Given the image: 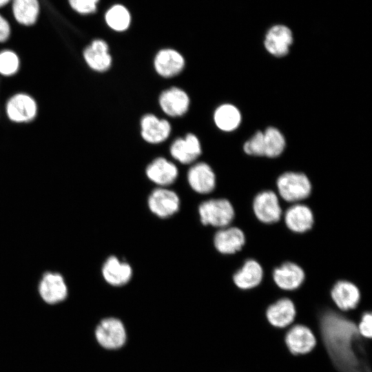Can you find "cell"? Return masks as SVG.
Wrapping results in <instances>:
<instances>
[{
  "mask_svg": "<svg viewBox=\"0 0 372 372\" xmlns=\"http://www.w3.org/2000/svg\"><path fill=\"white\" fill-rule=\"evenodd\" d=\"M358 322L331 309L319 316L320 340L340 372H372L371 339L358 333Z\"/></svg>",
  "mask_w": 372,
  "mask_h": 372,
  "instance_id": "obj_1",
  "label": "cell"
},
{
  "mask_svg": "<svg viewBox=\"0 0 372 372\" xmlns=\"http://www.w3.org/2000/svg\"><path fill=\"white\" fill-rule=\"evenodd\" d=\"M198 214L204 225L226 227L234 218V209L231 203L225 198L205 200L198 206Z\"/></svg>",
  "mask_w": 372,
  "mask_h": 372,
  "instance_id": "obj_2",
  "label": "cell"
},
{
  "mask_svg": "<svg viewBox=\"0 0 372 372\" xmlns=\"http://www.w3.org/2000/svg\"><path fill=\"white\" fill-rule=\"evenodd\" d=\"M5 112L10 121L17 124L29 123L38 114L35 99L25 92H17L10 96L5 105Z\"/></svg>",
  "mask_w": 372,
  "mask_h": 372,
  "instance_id": "obj_3",
  "label": "cell"
},
{
  "mask_svg": "<svg viewBox=\"0 0 372 372\" xmlns=\"http://www.w3.org/2000/svg\"><path fill=\"white\" fill-rule=\"evenodd\" d=\"M281 197L287 202H298L307 198L311 192V185L302 173L286 172L277 180Z\"/></svg>",
  "mask_w": 372,
  "mask_h": 372,
  "instance_id": "obj_4",
  "label": "cell"
},
{
  "mask_svg": "<svg viewBox=\"0 0 372 372\" xmlns=\"http://www.w3.org/2000/svg\"><path fill=\"white\" fill-rule=\"evenodd\" d=\"M285 342L291 354L301 355L310 353L316 347L317 340L309 327L303 324H293L286 331Z\"/></svg>",
  "mask_w": 372,
  "mask_h": 372,
  "instance_id": "obj_5",
  "label": "cell"
},
{
  "mask_svg": "<svg viewBox=\"0 0 372 372\" xmlns=\"http://www.w3.org/2000/svg\"><path fill=\"white\" fill-rule=\"evenodd\" d=\"M180 204L178 195L163 187L154 189L147 198V205L151 212L161 218L176 214L179 210Z\"/></svg>",
  "mask_w": 372,
  "mask_h": 372,
  "instance_id": "obj_6",
  "label": "cell"
},
{
  "mask_svg": "<svg viewBox=\"0 0 372 372\" xmlns=\"http://www.w3.org/2000/svg\"><path fill=\"white\" fill-rule=\"evenodd\" d=\"M95 335L98 342L108 349H114L122 347L126 339L123 323L114 318L103 320L97 326Z\"/></svg>",
  "mask_w": 372,
  "mask_h": 372,
  "instance_id": "obj_7",
  "label": "cell"
},
{
  "mask_svg": "<svg viewBox=\"0 0 372 372\" xmlns=\"http://www.w3.org/2000/svg\"><path fill=\"white\" fill-rule=\"evenodd\" d=\"M293 41V33L288 26L276 24L267 30L264 39V46L271 54L280 57L289 52Z\"/></svg>",
  "mask_w": 372,
  "mask_h": 372,
  "instance_id": "obj_8",
  "label": "cell"
},
{
  "mask_svg": "<svg viewBox=\"0 0 372 372\" xmlns=\"http://www.w3.org/2000/svg\"><path fill=\"white\" fill-rule=\"evenodd\" d=\"M253 209L257 218L265 223H274L281 217L282 210L276 194L264 191L256 195Z\"/></svg>",
  "mask_w": 372,
  "mask_h": 372,
  "instance_id": "obj_9",
  "label": "cell"
},
{
  "mask_svg": "<svg viewBox=\"0 0 372 372\" xmlns=\"http://www.w3.org/2000/svg\"><path fill=\"white\" fill-rule=\"evenodd\" d=\"M83 57L87 66L97 72L107 71L112 63L109 45L101 39H94L86 46L83 52Z\"/></svg>",
  "mask_w": 372,
  "mask_h": 372,
  "instance_id": "obj_10",
  "label": "cell"
},
{
  "mask_svg": "<svg viewBox=\"0 0 372 372\" xmlns=\"http://www.w3.org/2000/svg\"><path fill=\"white\" fill-rule=\"evenodd\" d=\"M296 316V305L291 299L287 298L276 300L269 304L265 311L268 322L278 329H285L293 324Z\"/></svg>",
  "mask_w": 372,
  "mask_h": 372,
  "instance_id": "obj_11",
  "label": "cell"
},
{
  "mask_svg": "<svg viewBox=\"0 0 372 372\" xmlns=\"http://www.w3.org/2000/svg\"><path fill=\"white\" fill-rule=\"evenodd\" d=\"M158 103L165 114L172 117H178L187 112L190 99L185 90L178 87H172L162 92Z\"/></svg>",
  "mask_w": 372,
  "mask_h": 372,
  "instance_id": "obj_12",
  "label": "cell"
},
{
  "mask_svg": "<svg viewBox=\"0 0 372 372\" xmlns=\"http://www.w3.org/2000/svg\"><path fill=\"white\" fill-rule=\"evenodd\" d=\"M185 65L183 56L172 48L161 49L156 53L154 59L156 72L164 78H171L179 74Z\"/></svg>",
  "mask_w": 372,
  "mask_h": 372,
  "instance_id": "obj_13",
  "label": "cell"
},
{
  "mask_svg": "<svg viewBox=\"0 0 372 372\" xmlns=\"http://www.w3.org/2000/svg\"><path fill=\"white\" fill-rule=\"evenodd\" d=\"M141 129L142 138L151 144H158L165 141L171 132L169 121L159 118L153 114H147L141 118Z\"/></svg>",
  "mask_w": 372,
  "mask_h": 372,
  "instance_id": "obj_14",
  "label": "cell"
},
{
  "mask_svg": "<svg viewBox=\"0 0 372 372\" xmlns=\"http://www.w3.org/2000/svg\"><path fill=\"white\" fill-rule=\"evenodd\" d=\"M172 156L182 164H190L201 154V145L198 137L192 133L176 138L171 145Z\"/></svg>",
  "mask_w": 372,
  "mask_h": 372,
  "instance_id": "obj_15",
  "label": "cell"
},
{
  "mask_svg": "<svg viewBox=\"0 0 372 372\" xmlns=\"http://www.w3.org/2000/svg\"><path fill=\"white\" fill-rule=\"evenodd\" d=\"M187 181L191 188L198 194H208L216 186V176L211 167L206 163L193 165L187 172Z\"/></svg>",
  "mask_w": 372,
  "mask_h": 372,
  "instance_id": "obj_16",
  "label": "cell"
},
{
  "mask_svg": "<svg viewBox=\"0 0 372 372\" xmlns=\"http://www.w3.org/2000/svg\"><path fill=\"white\" fill-rule=\"evenodd\" d=\"M39 291L43 300L49 304L63 301L68 295L64 279L57 273H45L40 282Z\"/></svg>",
  "mask_w": 372,
  "mask_h": 372,
  "instance_id": "obj_17",
  "label": "cell"
},
{
  "mask_svg": "<svg viewBox=\"0 0 372 372\" xmlns=\"http://www.w3.org/2000/svg\"><path fill=\"white\" fill-rule=\"evenodd\" d=\"M331 297L337 308L345 312L355 309L360 301L358 288L345 280L338 281L333 285Z\"/></svg>",
  "mask_w": 372,
  "mask_h": 372,
  "instance_id": "obj_18",
  "label": "cell"
},
{
  "mask_svg": "<svg viewBox=\"0 0 372 372\" xmlns=\"http://www.w3.org/2000/svg\"><path fill=\"white\" fill-rule=\"evenodd\" d=\"M145 172L152 182L163 187L172 184L178 175L177 167L163 157L152 161L147 166Z\"/></svg>",
  "mask_w": 372,
  "mask_h": 372,
  "instance_id": "obj_19",
  "label": "cell"
},
{
  "mask_svg": "<svg viewBox=\"0 0 372 372\" xmlns=\"http://www.w3.org/2000/svg\"><path fill=\"white\" fill-rule=\"evenodd\" d=\"M132 273L130 265L115 256L107 258L103 265V277L112 286L119 287L127 284L131 280Z\"/></svg>",
  "mask_w": 372,
  "mask_h": 372,
  "instance_id": "obj_20",
  "label": "cell"
},
{
  "mask_svg": "<svg viewBox=\"0 0 372 372\" xmlns=\"http://www.w3.org/2000/svg\"><path fill=\"white\" fill-rule=\"evenodd\" d=\"M245 242L242 231L238 227H223L218 231L214 238V244L220 253L231 254L240 251Z\"/></svg>",
  "mask_w": 372,
  "mask_h": 372,
  "instance_id": "obj_21",
  "label": "cell"
},
{
  "mask_svg": "<svg viewBox=\"0 0 372 372\" xmlns=\"http://www.w3.org/2000/svg\"><path fill=\"white\" fill-rule=\"evenodd\" d=\"M273 278L278 287L291 291L302 285L304 280V272L300 266L287 262L273 270Z\"/></svg>",
  "mask_w": 372,
  "mask_h": 372,
  "instance_id": "obj_22",
  "label": "cell"
},
{
  "mask_svg": "<svg viewBox=\"0 0 372 372\" xmlns=\"http://www.w3.org/2000/svg\"><path fill=\"white\" fill-rule=\"evenodd\" d=\"M10 3L13 18L17 23L25 27L36 24L41 12L39 0H12Z\"/></svg>",
  "mask_w": 372,
  "mask_h": 372,
  "instance_id": "obj_23",
  "label": "cell"
},
{
  "mask_svg": "<svg viewBox=\"0 0 372 372\" xmlns=\"http://www.w3.org/2000/svg\"><path fill=\"white\" fill-rule=\"evenodd\" d=\"M285 220L290 230L302 233L311 228L313 224V216L309 207L304 205L297 204L286 211Z\"/></svg>",
  "mask_w": 372,
  "mask_h": 372,
  "instance_id": "obj_24",
  "label": "cell"
},
{
  "mask_svg": "<svg viewBox=\"0 0 372 372\" xmlns=\"http://www.w3.org/2000/svg\"><path fill=\"white\" fill-rule=\"evenodd\" d=\"M262 268L254 260H247L234 275V284L241 289H250L258 286L262 281Z\"/></svg>",
  "mask_w": 372,
  "mask_h": 372,
  "instance_id": "obj_25",
  "label": "cell"
},
{
  "mask_svg": "<svg viewBox=\"0 0 372 372\" xmlns=\"http://www.w3.org/2000/svg\"><path fill=\"white\" fill-rule=\"evenodd\" d=\"M104 20L111 30L121 32L126 31L130 28L132 15L125 6L121 3H115L106 10Z\"/></svg>",
  "mask_w": 372,
  "mask_h": 372,
  "instance_id": "obj_26",
  "label": "cell"
},
{
  "mask_svg": "<svg viewBox=\"0 0 372 372\" xmlns=\"http://www.w3.org/2000/svg\"><path fill=\"white\" fill-rule=\"evenodd\" d=\"M214 121L220 130L230 132L239 126L241 115L234 105L225 103L216 108L214 114Z\"/></svg>",
  "mask_w": 372,
  "mask_h": 372,
  "instance_id": "obj_27",
  "label": "cell"
},
{
  "mask_svg": "<svg viewBox=\"0 0 372 372\" xmlns=\"http://www.w3.org/2000/svg\"><path fill=\"white\" fill-rule=\"evenodd\" d=\"M264 156L270 158L278 156L284 150L285 141L283 135L276 128L270 127L263 132Z\"/></svg>",
  "mask_w": 372,
  "mask_h": 372,
  "instance_id": "obj_28",
  "label": "cell"
},
{
  "mask_svg": "<svg viewBox=\"0 0 372 372\" xmlns=\"http://www.w3.org/2000/svg\"><path fill=\"white\" fill-rule=\"evenodd\" d=\"M21 67L18 54L10 49L0 51V75L10 77L17 74Z\"/></svg>",
  "mask_w": 372,
  "mask_h": 372,
  "instance_id": "obj_29",
  "label": "cell"
},
{
  "mask_svg": "<svg viewBox=\"0 0 372 372\" xmlns=\"http://www.w3.org/2000/svg\"><path fill=\"white\" fill-rule=\"evenodd\" d=\"M100 0H68L71 9L80 15H90L97 11Z\"/></svg>",
  "mask_w": 372,
  "mask_h": 372,
  "instance_id": "obj_30",
  "label": "cell"
},
{
  "mask_svg": "<svg viewBox=\"0 0 372 372\" xmlns=\"http://www.w3.org/2000/svg\"><path fill=\"white\" fill-rule=\"evenodd\" d=\"M244 151L249 155L264 156L263 132H257L243 146Z\"/></svg>",
  "mask_w": 372,
  "mask_h": 372,
  "instance_id": "obj_31",
  "label": "cell"
},
{
  "mask_svg": "<svg viewBox=\"0 0 372 372\" xmlns=\"http://www.w3.org/2000/svg\"><path fill=\"white\" fill-rule=\"evenodd\" d=\"M358 333L364 338L372 339V314L371 311H364L357 325Z\"/></svg>",
  "mask_w": 372,
  "mask_h": 372,
  "instance_id": "obj_32",
  "label": "cell"
},
{
  "mask_svg": "<svg viewBox=\"0 0 372 372\" xmlns=\"http://www.w3.org/2000/svg\"><path fill=\"white\" fill-rule=\"evenodd\" d=\"M12 28L8 19L0 13V43L9 40L11 37Z\"/></svg>",
  "mask_w": 372,
  "mask_h": 372,
  "instance_id": "obj_33",
  "label": "cell"
},
{
  "mask_svg": "<svg viewBox=\"0 0 372 372\" xmlns=\"http://www.w3.org/2000/svg\"><path fill=\"white\" fill-rule=\"evenodd\" d=\"M12 0H0V8L6 6L8 4L10 3Z\"/></svg>",
  "mask_w": 372,
  "mask_h": 372,
  "instance_id": "obj_34",
  "label": "cell"
}]
</instances>
